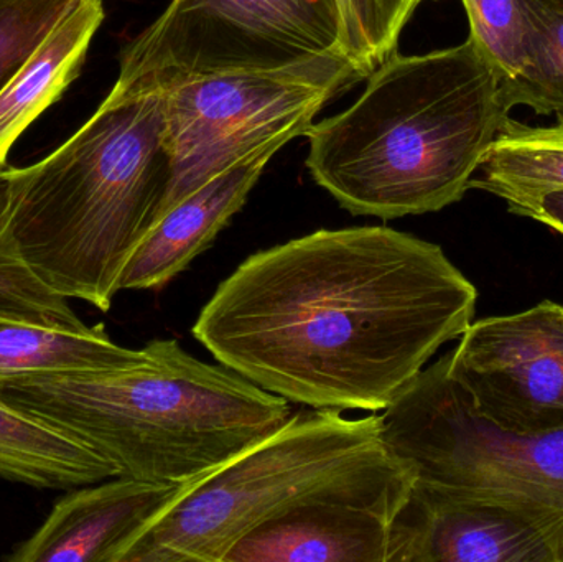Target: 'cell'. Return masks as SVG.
<instances>
[{
    "label": "cell",
    "mask_w": 563,
    "mask_h": 562,
    "mask_svg": "<svg viewBox=\"0 0 563 562\" xmlns=\"http://www.w3.org/2000/svg\"><path fill=\"white\" fill-rule=\"evenodd\" d=\"M476 300L439 244L387 227L318 230L251 254L194 335L288 403L379 412L465 333Z\"/></svg>",
    "instance_id": "1"
},
{
    "label": "cell",
    "mask_w": 563,
    "mask_h": 562,
    "mask_svg": "<svg viewBox=\"0 0 563 562\" xmlns=\"http://www.w3.org/2000/svg\"><path fill=\"white\" fill-rule=\"evenodd\" d=\"M515 108L472 38L393 53L361 98L307 131L313 180L354 217L433 213L462 200Z\"/></svg>",
    "instance_id": "2"
},
{
    "label": "cell",
    "mask_w": 563,
    "mask_h": 562,
    "mask_svg": "<svg viewBox=\"0 0 563 562\" xmlns=\"http://www.w3.org/2000/svg\"><path fill=\"white\" fill-rule=\"evenodd\" d=\"M164 89L115 81L48 157L12 168L3 247L43 286L108 312L172 187Z\"/></svg>",
    "instance_id": "3"
},
{
    "label": "cell",
    "mask_w": 563,
    "mask_h": 562,
    "mask_svg": "<svg viewBox=\"0 0 563 562\" xmlns=\"http://www.w3.org/2000/svg\"><path fill=\"white\" fill-rule=\"evenodd\" d=\"M124 368L40 373L0 383V399L65 429L119 475L187 484L279 431L291 403L174 339Z\"/></svg>",
    "instance_id": "4"
},
{
    "label": "cell",
    "mask_w": 563,
    "mask_h": 562,
    "mask_svg": "<svg viewBox=\"0 0 563 562\" xmlns=\"http://www.w3.org/2000/svg\"><path fill=\"white\" fill-rule=\"evenodd\" d=\"M412 485L384 445L379 415L300 409L269 438L190 482L121 562H223L251 530L311 498H351L393 518Z\"/></svg>",
    "instance_id": "5"
},
{
    "label": "cell",
    "mask_w": 563,
    "mask_h": 562,
    "mask_svg": "<svg viewBox=\"0 0 563 562\" xmlns=\"http://www.w3.org/2000/svg\"><path fill=\"white\" fill-rule=\"evenodd\" d=\"M380 438L413 484L465 500L515 505L563 544V429L512 434L478 415L449 375V353L384 409Z\"/></svg>",
    "instance_id": "6"
},
{
    "label": "cell",
    "mask_w": 563,
    "mask_h": 562,
    "mask_svg": "<svg viewBox=\"0 0 563 562\" xmlns=\"http://www.w3.org/2000/svg\"><path fill=\"white\" fill-rule=\"evenodd\" d=\"M354 81L360 78L346 56L330 55L208 73L162 88L174 168L164 213L254 152L307 134L323 106Z\"/></svg>",
    "instance_id": "7"
},
{
    "label": "cell",
    "mask_w": 563,
    "mask_h": 562,
    "mask_svg": "<svg viewBox=\"0 0 563 562\" xmlns=\"http://www.w3.org/2000/svg\"><path fill=\"white\" fill-rule=\"evenodd\" d=\"M343 55L340 0H172L121 53L122 85Z\"/></svg>",
    "instance_id": "8"
},
{
    "label": "cell",
    "mask_w": 563,
    "mask_h": 562,
    "mask_svg": "<svg viewBox=\"0 0 563 562\" xmlns=\"http://www.w3.org/2000/svg\"><path fill=\"white\" fill-rule=\"evenodd\" d=\"M449 375L501 431H562L563 306L473 320L449 353Z\"/></svg>",
    "instance_id": "9"
},
{
    "label": "cell",
    "mask_w": 563,
    "mask_h": 562,
    "mask_svg": "<svg viewBox=\"0 0 563 562\" xmlns=\"http://www.w3.org/2000/svg\"><path fill=\"white\" fill-rule=\"evenodd\" d=\"M386 562H563L558 531L515 505L412 485L389 524Z\"/></svg>",
    "instance_id": "10"
},
{
    "label": "cell",
    "mask_w": 563,
    "mask_h": 562,
    "mask_svg": "<svg viewBox=\"0 0 563 562\" xmlns=\"http://www.w3.org/2000/svg\"><path fill=\"white\" fill-rule=\"evenodd\" d=\"M188 484H155L118 475L73 488L56 502L42 527L3 560L121 562L125 550Z\"/></svg>",
    "instance_id": "11"
},
{
    "label": "cell",
    "mask_w": 563,
    "mask_h": 562,
    "mask_svg": "<svg viewBox=\"0 0 563 562\" xmlns=\"http://www.w3.org/2000/svg\"><path fill=\"white\" fill-rule=\"evenodd\" d=\"M282 145H267L168 208L124 267L119 289H161L211 246L244 207Z\"/></svg>",
    "instance_id": "12"
},
{
    "label": "cell",
    "mask_w": 563,
    "mask_h": 562,
    "mask_svg": "<svg viewBox=\"0 0 563 562\" xmlns=\"http://www.w3.org/2000/svg\"><path fill=\"white\" fill-rule=\"evenodd\" d=\"M390 520L363 502L311 498L251 530L223 562H386Z\"/></svg>",
    "instance_id": "13"
},
{
    "label": "cell",
    "mask_w": 563,
    "mask_h": 562,
    "mask_svg": "<svg viewBox=\"0 0 563 562\" xmlns=\"http://www.w3.org/2000/svg\"><path fill=\"white\" fill-rule=\"evenodd\" d=\"M102 20V0H82L0 91V170L16 139L78 78Z\"/></svg>",
    "instance_id": "14"
},
{
    "label": "cell",
    "mask_w": 563,
    "mask_h": 562,
    "mask_svg": "<svg viewBox=\"0 0 563 562\" xmlns=\"http://www.w3.org/2000/svg\"><path fill=\"white\" fill-rule=\"evenodd\" d=\"M112 462L42 416L0 399V478L73 491L118 477Z\"/></svg>",
    "instance_id": "15"
},
{
    "label": "cell",
    "mask_w": 563,
    "mask_h": 562,
    "mask_svg": "<svg viewBox=\"0 0 563 562\" xmlns=\"http://www.w3.org/2000/svg\"><path fill=\"white\" fill-rule=\"evenodd\" d=\"M478 172L470 188L501 198L518 217L534 218L542 197L563 190V121L531 128L509 118Z\"/></svg>",
    "instance_id": "16"
},
{
    "label": "cell",
    "mask_w": 563,
    "mask_h": 562,
    "mask_svg": "<svg viewBox=\"0 0 563 562\" xmlns=\"http://www.w3.org/2000/svg\"><path fill=\"white\" fill-rule=\"evenodd\" d=\"M144 359V349L112 342L102 323L73 332L0 317V383L40 373L124 368Z\"/></svg>",
    "instance_id": "17"
},
{
    "label": "cell",
    "mask_w": 563,
    "mask_h": 562,
    "mask_svg": "<svg viewBox=\"0 0 563 562\" xmlns=\"http://www.w3.org/2000/svg\"><path fill=\"white\" fill-rule=\"evenodd\" d=\"M528 36V68L515 106L563 121V0H521Z\"/></svg>",
    "instance_id": "18"
},
{
    "label": "cell",
    "mask_w": 563,
    "mask_h": 562,
    "mask_svg": "<svg viewBox=\"0 0 563 562\" xmlns=\"http://www.w3.org/2000/svg\"><path fill=\"white\" fill-rule=\"evenodd\" d=\"M10 185L12 168L3 167L0 170V317L73 332H88L92 327L79 319L68 299L43 286L22 263L5 253L2 236Z\"/></svg>",
    "instance_id": "19"
},
{
    "label": "cell",
    "mask_w": 563,
    "mask_h": 562,
    "mask_svg": "<svg viewBox=\"0 0 563 562\" xmlns=\"http://www.w3.org/2000/svg\"><path fill=\"white\" fill-rule=\"evenodd\" d=\"M422 0H340L343 53L360 79L396 53L397 42Z\"/></svg>",
    "instance_id": "20"
},
{
    "label": "cell",
    "mask_w": 563,
    "mask_h": 562,
    "mask_svg": "<svg viewBox=\"0 0 563 562\" xmlns=\"http://www.w3.org/2000/svg\"><path fill=\"white\" fill-rule=\"evenodd\" d=\"M462 2L470 20V38L501 73L515 106L516 89L528 68V36L521 0Z\"/></svg>",
    "instance_id": "21"
},
{
    "label": "cell",
    "mask_w": 563,
    "mask_h": 562,
    "mask_svg": "<svg viewBox=\"0 0 563 562\" xmlns=\"http://www.w3.org/2000/svg\"><path fill=\"white\" fill-rule=\"evenodd\" d=\"M82 0H0V91Z\"/></svg>",
    "instance_id": "22"
},
{
    "label": "cell",
    "mask_w": 563,
    "mask_h": 562,
    "mask_svg": "<svg viewBox=\"0 0 563 562\" xmlns=\"http://www.w3.org/2000/svg\"><path fill=\"white\" fill-rule=\"evenodd\" d=\"M532 220L545 224V227L563 236V190L542 197Z\"/></svg>",
    "instance_id": "23"
}]
</instances>
